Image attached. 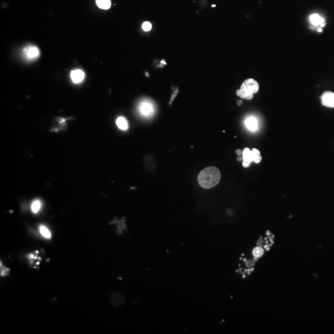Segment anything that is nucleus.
<instances>
[{
    "mask_svg": "<svg viewBox=\"0 0 334 334\" xmlns=\"http://www.w3.org/2000/svg\"><path fill=\"white\" fill-rule=\"evenodd\" d=\"M252 153V162H255L256 164H259L262 160V157L261 155L260 152L257 149H253L251 150Z\"/></svg>",
    "mask_w": 334,
    "mask_h": 334,
    "instance_id": "11",
    "label": "nucleus"
},
{
    "mask_svg": "<svg viewBox=\"0 0 334 334\" xmlns=\"http://www.w3.org/2000/svg\"><path fill=\"white\" fill-rule=\"evenodd\" d=\"M40 232L45 238H51V233L46 226H40Z\"/></svg>",
    "mask_w": 334,
    "mask_h": 334,
    "instance_id": "13",
    "label": "nucleus"
},
{
    "mask_svg": "<svg viewBox=\"0 0 334 334\" xmlns=\"http://www.w3.org/2000/svg\"><path fill=\"white\" fill-rule=\"evenodd\" d=\"M139 110L142 114L148 116L153 112V107L151 104L149 102H143L139 106Z\"/></svg>",
    "mask_w": 334,
    "mask_h": 334,
    "instance_id": "6",
    "label": "nucleus"
},
{
    "mask_svg": "<svg viewBox=\"0 0 334 334\" xmlns=\"http://www.w3.org/2000/svg\"><path fill=\"white\" fill-rule=\"evenodd\" d=\"M97 6L104 9H109L111 6V1L110 0H96Z\"/></svg>",
    "mask_w": 334,
    "mask_h": 334,
    "instance_id": "12",
    "label": "nucleus"
},
{
    "mask_svg": "<svg viewBox=\"0 0 334 334\" xmlns=\"http://www.w3.org/2000/svg\"><path fill=\"white\" fill-rule=\"evenodd\" d=\"M259 89L258 83L253 79H248L244 81L241 89L236 91V95L243 99L252 100L254 97L253 95L257 93Z\"/></svg>",
    "mask_w": 334,
    "mask_h": 334,
    "instance_id": "2",
    "label": "nucleus"
},
{
    "mask_svg": "<svg viewBox=\"0 0 334 334\" xmlns=\"http://www.w3.org/2000/svg\"><path fill=\"white\" fill-rule=\"evenodd\" d=\"M309 20L311 23L314 26H320L324 27L325 26V20L319 14H313L309 17Z\"/></svg>",
    "mask_w": 334,
    "mask_h": 334,
    "instance_id": "5",
    "label": "nucleus"
},
{
    "mask_svg": "<svg viewBox=\"0 0 334 334\" xmlns=\"http://www.w3.org/2000/svg\"><path fill=\"white\" fill-rule=\"evenodd\" d=\"M41 208V202L39 200H35L32 204V210L33 213H37Z\"/></svg>",
    "mask_w": 334,
    "mask_h": 334,
    "instance_id": "14",
    "label": "nucleus"
},
{
    "mask_svg": "<svg viewBox=\"0 0 334 334\" xmlns=\"http://www.w3.org/2000/svg\"><path fill=\"white\" fill-rule=\"evenodd\" d=\"M243 160V157H240H240H238L237 158V160H238V161H241V160Z\"/></svg>",
    "mask_w": 334,
    "mask_h": 334,
    "instance_id": "18",
    "label": "nucleus"
},
{
    "mask_svg": "<svg viewBox=\"0 0 334 334\" xmlns=\"http://www.w3.org/2000/svg\"><path fill=\"white\" fill-rule=\"evenodd\" d=\"M142 28L144 31H149L152 28V24L149 22H145L142 24Z\"/></svg>",
    "mask_w": 334,
    "mask_h": 334,
    "instance_id": "16",
    "label": "nucleus"
},
{
    "mask_svg": "<svg viewBox=\"0 0 334 334\" xmlns=\"http://www.w3.org/2000/svg\"><path fill=\"white\" fill-rule=\"evenodd\" d=\"M236 154L240 156V155H243V151L241 150H240V149H238V150H236Z\"/></svg>",
    "mask_w": 334,
    "mask_h": 334,
    "instance_id": "17",
    "label": "nucleus"
},
{
    "mask_svg": "<svg viewBox=\"0 0 334 334\" xmlns=\"http://www.w3.org/2000/svg\"><path fill=\"white\" fill-rule=\"evenodd\" d=\"M116 124L118 127L121 130H127L128 128V124L127 120L124 117H119L116 120Z\"/></svg>",
    "mask_w": 334,
    "mask_h": 334,
    "instance_id": "10",
    "label": "nucleus"
},
{
    "mask_svg": "<svg viewBox=\"0 0 334 334\" xmlns=\"http://www.w3.org/2000/svg\"><path fill=\"white\" fill-rule=\"evenodd\" d=\"M243 165L245 168H247L250 165L251 162H252V153L251 150L248 147L245 148L243 151Z\"/></svg>",
    "mask_w": 334,
    "mask_h": 334,
    "instance_id": "4",
    "label": "nucleus"
},
{
    "mask_svg": "<svg viewBox=\"0 0 334 334\" xmlns=\"http://www.w3.org/2000/svg\"><path fill=\"white\" fill-rule=\"evenodd\" d=\"M221 179L220 170L215 167L205 168L198 175L197 181L199 185L205 189H209L215 186Z\"/></svg>",
    "mask_w": 334,
    "mask_h": 334,
    "instance_id": "1",
    "label": "nucleus"
},
{
    "mask_svg": "<svg viewBox=\"0 0 334 334\" xmlns=\"http://www.w3.org/2000/svg\"><path fill=\"white\" fill-rule=\"evenodd\" d=\"M238 105H242V101H241V100H238Z\"/></svg>",
    "mask_w": 334,
    "mask_h": 334,
    "instance_id": "19",
    "label": "nucleus"
},
{
    "mask_svg": "<svg viewBox=\"0 0 334 334\" xmlns=\"http://www.w3.org/2000/svg\"><path fill=\"white\" fill-rule=\"evenodd\" d=\"M322 104L327 107H334V93L332 92H326L321 96Z\"/></svg>",
    "mask_w": 334,
    "mask_h": 334,
    "instance_id": "3",
    "label": "nucleus"
},
{
    "mask_svg": "<svg viewBox=\"0 0 334 334\" xmlns=\"http://www.w3.org/2000/svg\"><path fill=\"white\" fill-rule=\"evenodd\" d=\"M263 250L261 248H256L253 250V255L256 257H261L263 254Z\"/></svg>",
    "mask_w": 334,
    "mask_h": 334,
    "instance_id": "15",
    "label": "nucleus"
},
{
    "mask_svg": "<svg viewBox=\"0 0 334 334\" xmlns=\"http://www.w3.org/2000/svg\"><path fill=\"white\" fill-rule=\"evenodd\" d=\"M25 54L28 58H34L38 56V49L35 47H29L25 50Z\"/></svg>",
    "mask_w": 334,
    "mask_h": 334,
    "instance_id": "9",
    "label": "nucleus"
},
{
    "mask_svg": "<svg viewBox=\"0 0 334 334\" xmlns=\"http://www.w3.org/2000/svg\"><path fill=\"white\" fill-rule=\"evenodd\" d=\"M245 124L247 128L251 131H255L257 129L258 123L256 118L249 117L245 121Z\"/></svg>",
    "mask_w": 334,
    "mask_h": 334,
    "instance_id": "8",
    "label": "nucleus"
},
{
    "mask_svg": "<svg viewBox=\"0 0 334 334\" xmlns=\"http://www.w3.org/2000/svg\"><path fill=\"white\" fill-rule=\"evenodd\" d=\"M71 78L74 83H79L84 78V73L79 69L74 70L71 72Z\"/></svg>",
    "mask_w": 334,
    "mask_h": 334,
    "instance_id": "7",
    "label": "nucleus"
}]
</instances>
